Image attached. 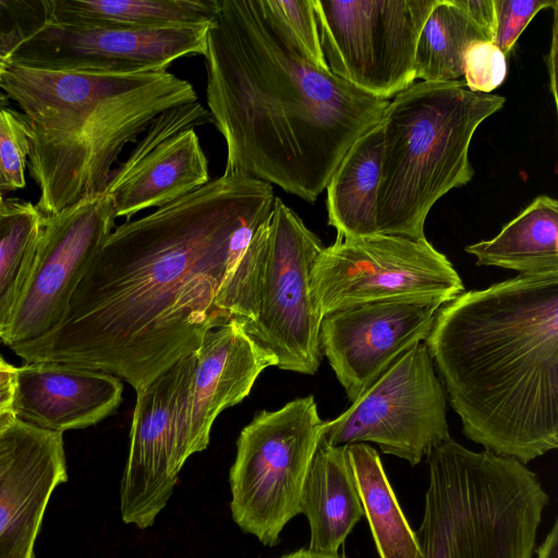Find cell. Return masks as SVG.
Segmentation results:
<instances>
[{
    "instance_id": "cell-1",
    "label": "cell",
    "mask_w": 558,
    "mask_h": 558,
    "mask_svg": "<svg viewBox=\"0 0 558 558\" xmlns=\"http://www.w3.org/2000/svg\"><path fill=\"white\" fill-rule=\"evenodd\" d=\"M272 185L223 173L112 230L61 322L10 348L26 363L101 371L141 390L209 330L255 319Z\"/></svg>"
},
{
    "instance_id": "cell-2",
    "label": "cell",
    "mask_w": 558,
    "mask_h": 558,
    "mask_svg": "<svg viewBox=\"0 0 558 558\" xmlns=\"http://www.w3.org/2000/svg\"><path fill=\"white\" fill-rule=\"evenodd\" d=\"M204 57L208 113L227 147L223 173L307 203L389 104L313 65L269 0H221Z\"/></svg>"
},
{
    "instance_id": "cell-3",
    "label": "cell",
    "mask_w": 558,
    "mask_h": 558,
    "mask_svg": "<svg viewBox=\"0 0 558 558\" xmlns=\"http://www.w3.org/2000/svg\"><path fill=\"white\" fill-rule=\"evenodd\" d=\"M464 435L523 464L558 447V272L442 305L424 341Z\"/></svg>"
},
{
    "instance_id": "cell-4",
    "label": "cell",
    "mask_w": 558,
    "mask_h": 558,
    "mask_svg": "<svg viewBox=\"0 0 558 558\" xmlns=\"http://www.w3.org/2000/svg\"><path fill=\"white\" fill-rule=\"evenodd\" d=\"M0 88L25 116L27 166L45 216L102 193L128 143L162 112L198 101L192 84L168 71L119 73L44 54L11 57Z\"/></svg>"
},
{
    "instance_id": "cell-5",
    "label": "cell",
    "mask_w": 558,
    "mask_h": 558,
    "mask_svg": "<svg viewBox=\"0 0 558 558\" xmlns=\"http://www.w3.org/2000/svg\"><path fill=\"white\" fill-rule=\"evenodd\" d=\"M505 101L498 95L473 93L459 80L422 81L389 101L380 120L378 234L425 238L434 204L472 180V137Z\"/></svg>"
},
{
    "instance_id": "cell-6",
    "label": "cell",
    "mask_w": 558,
    "mask_h": 558,
    "mask_svg": "<svg viewBox=\"0 0 558 558\" xmlns=\"http://www.w3.org/2000/svg\"><path fill=\"white\" fill-rule=\"evenodd\" d=\"M427 464L422 558H532L549 496L526 464L451 437Z\"/></svg>"
},
{
    "instance_id": "cell-7",
    "label": "cell",
    "mask_w": 558,
    "mask_h": 558,
    "mask_svg": "<svg viewBox=\"0 0 558 558\" xmlns=\"http://www.w3.org/2000/svg\"><path fill=\"white\" fill-rule=\"evenodd\" d=\"M324 423L313 396L275 411L263 410L243 427L229 472L235 524L265 546H275L287 523L300 514L304 480Z\"/></svg>"
},
{
    "instance_id": "cell-8",
    "label": "cell",
    "mask_w": 558,
    "mask_h": 558,
    "mask_svg": "<svg viewBox=\"0 0 558 558\" xmlns=\"http://www.w3.org/2000/svg\"><path fill=\"white\" fill-rule=\"evenodd\" d=\"M311 288L323 317L395 299H433L446 304L464 292L453 265L426 238L387 234L337 238L316 258Z\"/></svg>"
},
{
    "instance_id": "cell-9",
    "label": "cell",
    "mask_w": 558,
    "mask_h": 558,
    "mask_svg": "<svg viewBox=\"0 0 558 558\" xmlns=\"http://www.w3.org/2000/svg\"><path fill=\"white\" fill-rule=\"evenodd\" d=\"M437 0H313L329 70L380 99L415 80V50Z\"/></svg>"
},
{
    "instance_id": "cell-10",
    "label": "cell",
    "mask_w": 558,
    "mask_h": 558,
    "mask_svg": "<svg viewBox=\"0 0 558 558\" xmlns=\"http://www.w3.org/2000/svg\"><path fill=\"white\" fill-rule=\"evenodd\" d=\"M324 247L301 217L276 197L268 222L257 315L242 327L277 359L281 369L314 375L320 365L323 316L311 278Z\"/></svg>"
},
{
    "instance_id": "cell-11",
    "label": "cell",
    "mask_w": 558,
    "mask_h": 558,
    "mask_svg": "<svg viewBox=\"0 0 558 558\" xmlns=\"http://www.w3.org/2000/svg\"><path fill=\"white\" fill-rule=\"evenodd\" d=\"M323 437L332 446L374 442L412 466L449 439L447 396L426 343L404 352L344 412L325 421Z\"/></svg>"
},
{
    "instance_id": "cell-12",
    "label": "cell",
    "mask_w": 558,
    "mask_h": 558,
    "mask_svg": "<svg viewBox=\"0 0 558 558\" xmlns=\"http://www.w3.org/2000/svg\"><path fill=\"white\" fill-rule=\"evenodd\" d=\"M116 219L105 192L45 216L32 271L2 343L12 348L37 339L61 322Z\"/></svg>"
},
{
    "instance_id": "cell-13",
    "label": "cell",
    "mask_w": 558,
    "mask_h": 558,
    "mask_svg": "<svg viewBox=\"0 0 558 558\" xmlns=\"http://www.w3.org/2000/svg\"><path fill=\"white\" fill-rule=\"evenodd\" d=\"M442 305L433 299H395L323 317L320 350L351 402L399 356L427 339Z\"/></svg>"
},
{
    "instance_id": "cell-14",
    "label": "cell",
    "mask_w": 558,
    "mask_h": 558,
    "mask_svg": "<svg viewBox=\"0 0 558 558\" xmlns=\"http://www.w3.org/2000/svg\"><path fill=\"white\" fill-rule=\"evenodd\" d=\"M195 364L192 352L136 391L129 456L120 484V512L124 523L141 530L154 525L178 483L173 468L175 425Z\"/></svg>"
},
{
    "instance_id": "cell-15",
    "label": "cell",
    "mask_w": 558,
    "mask_h": 558,
    "mask_svg": "<svg viewBox=\"0 0 558 558\" xmlns=\"http://www.w3.org/2000/svg\"><path fill=\"white\" fill-rule=\"evenodd\" d=\"M210 120L199 101L169 109L144 131L105 189L116 216L131 218L177 201L209 182L208 161L194 128Z\"/></svg>"
},
{
    "instance_id": "cell-16",
    "label": "cell",
    "mask_w": 558,
    "mask_h": 558,
    "mask_svg": "<svg viewBox=\"0 0 558 558\" xmlns=\"http://www.w3.org/2000/svg\"><path fill=\"white\" fill-rule=\"evenodd\" d=\"M194 352V374L175 425L173 468L178 474L192 454L207 448L216 417L246 398L263 371L277 366V359L235 320L206 332Z\"/></svg>"
},
{
    "instance_id": "cell-17",
    "label": "cell",
    "mask_w": 558,
    "mask_h": 558,
    "mask_svg": "<svg viewBox=\"0 0 558 558\" xmlns=\"http://www.w3.org/2000/svg\"><path fill=\"white\" fill-rule=\"evenodd\" d=\"M68 480L62 433L15 420L0 434V558H33L49 499Z\"/></svg>"
},
{
    "instance_id": "cell-18",
    "label": "cell",
    "mask_w": 558,
    "mask_h": 558,
    "mask_svg": "<svg viewBox=\"0 0 558 558\" xmlns=\"http://www.w3.org/2000/svg\"><path fill=\"white\" fill-rule=\"evenodd\" d=\"M209 27L130 28L63 25L44 20L25 36L12 56L89 59L120 73L167 71L181 57L205 54Z\"/></svg>"
},
{
    "instance_id": "cell-19",
    "label": "cell",
    "mask_w": 558,
    "mask_h": 558,
    "mask_svg": "<svg viewBox=\"0 0 558 558\" xmlns=\"http://www.w3.org/2000/svg\"><path fill=\"white\" fill-rule=\"evenodd\" d=\"M120 378L59 362H32L16 367L12 407L20 421L64 433L86 428L120 405Z\"/></svg>"
},
{
    "instance_id": "cell-20",
    "label": "cell",
    "mask_w": 558,
    "mask_h": 558,
    "mask_svg": "<svg viewBox=\"0 0 558 558\" xmlns=\"http://www.w3.org/2000/svg\"><path fill=\"white\" fill-rule=\"evenodd\" d=\"M300 513L310 525L308 549L339 554L364 515L347 446H332L322 437L304 480Z\"/></svg>"
},
{
    "instance_id": "cell-21",
    "label": "cell",
    "mask_w": 558,
    "mask_h": 558,
    "mask_svg": "<svg viewBox=\"0 0 558 558\" xmlns=\"http://www.w3.org/2000/svg\"><path fill=\"white\" fill-rule=\"evenodd\" d=\"M45 21L63 25L160 28L210 26L221 0H50Z\"/></svg>"
},
{
    "instance_id": "cell-22",
    "label": "cell",
    "mask_w": 558,
    "mask_h": 558,
    "mask_svg": "<svg viewBox=\"0 0 558 558\" xmlns=\"http://www.w3.org/2000/svg\"><path fill=\"white\" fill-rule=\"evenodd\" d=\"M381 143L379 122L354 142L326 187L328 225L336 229L337 238L378 234L376 197Z\"/></svg>"
},
{
    "instance_id": "cell-23",
    "label": "cell",
    "mask_w": 558,
    "mask_h": 558,
    "mask_svg": "<svg viewBox=\"0 0 558 558\" xmlns=\"http://www.w3.org/2000/svg\"><path fill=\"white\" fill-rule=\"evenodd\" d=\"M476 265L519 275L558 272V202L541 195L492 240L465 246Z\"/></svg>"
},
{
    "instance_id": "cell-24",
    "label": "cell",
    "mask_w": 558,
    "mask_h": 558,
    "mask_svg": "<svg viewBox=\"0 0 558 558\" xmlns=\"http://www.w3.org/2000/svg\"><path fill=\"white\" fill-rule=\"evenodd\" d=\"M359 497L380 558H422L410 526L389 483L380 457L364 442L347 445Z\"/></svg>"
},
{
    "instance_id": "cell-25",
    "label": "cell",
    "mask_w": 558,
    "mask_h": 558,
    "mask_svg": "<svg viewBox=\"0 0 558 558\" xmlns=\"http://www.w3.org/2000/svg\"><path fill=\"white\" fill-rule=\"evenodd\" d=\"M481 40L488 38L452 0H437L417 39L415 78L456 81L464 73L468 49Z\"/></svg>"
},
{
    "instance_id": "cell-26",
    "label": "cell",
    "mask_w": 558,
    "mask_h": 558,
    "mask_svg": "<svg viewBox=\"0 0 558 558\" xmlns=\"http://www.w3.org/2000/svg\"><path fill=\"white\" fill-rule=\"evenodd\" d=\"M44 218L31 202L3 201L0 206V340L29 278Z\"/></svg>"
},
{
    "instance_id": "cell-27",
    "label": "cell",
    "mask_w": 558,
    "mask_h": 558,
    "mask_svg": "<svg viewBox=\"0 0 558 558\" xmlns=\"http://www.w3.org/2000/svg\"><path fill=\"white\" fill-rule=\"evenodd\" d=\"M29 151V130L25 119L0 105V192L26 185Z\"/></svg>"
},
{
    "instance_id": "cell-28",
    "label": "cell",
    "mask_w": 558,
    "mask_h": 558,
    "mask_svg": "<svg viewBox=\"0 0 558 558\" xmlns=\"http://www.w3.org/2000/svg\"><path fill=\"white\" fill-rule=\"evenodd\" d=\"M302 54L316 68L329 70L320 46L313 0H269Z\"/></svg>"
},
{
    "instance_id": "cell-29",
    "label": "cell",
    "mask_w": 558,
    "mask_h": 558,
    "mask_svg": "<svg viewBox=\"0 0 558 558\" xmlns=\"http://www.w3.org/2000/svg\"><path fill=\"white\" fill-rule=\"evenodd\" d=\"M507 70V57L493 41H475L465 54V87L473 93L489 94L502 84Z\"/></svg>"
},
{
    "instance_id": "cell-30",
    "label": "cell",
    "mask_w": 558,
    "mask_h": 558,
    "mask_svg": "<svg viewBox=\"0 0 558 558\" xmlns=\"http://www.w3.org/2000/svg\"><path fill=\"white\" fill-rule=\"evenodd\" d=\"M558 0H494L496 26L493 43L507 57L534 16Z\"/></svg>"
},
{
    "instance_id": "cell-31",
    "label": "cell",
    "mask_w": 558,
    "mask_h": 558,
    "mask_svg": "<svg viewBox=\"0 0 558 558\" xmlns=\"http://www.w3.org/2000/svg\"><path fill=\"white\" fill-rule=\"evenodd\" d=\"M493 41L496 26L494 0H452Z\"/></svg>"
},
{
    "instance_id": "cell-32",
    "label": "cell",
    "mask_w": 558,
    "mask_h": 558,
    "mask_svg": "<svg viewBox=\"0 0 558 558\" xmlns=\"http://www.w3.org/2000/svg\"><path fill=\"white\" fill-rule=\"evenodd\" d=\"M12 400L13 381L0 388V434L16 420Z\"/></svg>"
},
{
    "instance_id": "cell-33",
    "label": "cell",
    "mask_w": 558,
    "mask_h": 558,
    "mask_svg": "<svg viewBox=\"0 0 558 558\" xmlns=\"http://www.w3.org/2000/svg\"><path fill=\"white\" fill-rule=\"evenodd\" d=\"M554 22H553V37H551V46L548 54V73L550 78V90L553 94V98L555 105L557 106V83H556V68H557V21H558V3L554 5Z\"/></svg>"
},
{
    "instance_id": "cell-34",
    "label": "cell",
    "mask_w": 558,
    "mask_h": 558,
    "mask_svg": "<svg viewBox=\"0 0 558 558\" xmlns=\"http://www.w3.org/2000/svg\"><path fill=\"white\" fill-rule=\"evenodd\" d=\"M537 558H558V521L556 520L536 549Z\"/></svg>"
},
{
    "instance_id": "cell-35",
    "label": "cell",
    "mask_w": 558,
    "mask_h": 558,
    "mask_svg": "<svg viewBox=\"0 0 558 558\" xmlns=\"http://www.w3.org/2000/svg\"><path fill=\"white\" fill-rule=\"evenodd\" d=\"M279 558H345L343 555L339 554H323L311 550L308 548H301L295 551L286 554Z\"/></svg>"
},
{
    "instance_id": "cell-36",
    "label": "cell",
    "mask_w": 558,
    "mask_h": 558,
    "mask_svg": "<svg viewBox=\"0 0 558 558\" xmlns=\"http://www.w3.org/2000/svg\"><path fill=\"white\" fill-rule=\"evenodd\" d=\"M16 367L14 366L0 369V388L11 384L14 379Z\"/></svg>"
},
{
    "instance_id": "cell-37",
    "label": "cell",
    "mask_w": 558,
    "mask_h": 558,
    "mask_svg": "<svg viewBox=\"0 0 558 558\" xmlns=\"http://www.w3.org/2000/svg\"><path fill=\"white\" fill-rule=\"evenodd\" d=\"M10 57L0 52V77L7 69Z\"/></svg>"
},
{
    "instance_id": "cell-38",
    "label": "cell",
    "mask_w": 558,
    "mask_h": 558,
    "mask_svg": "<svg viewBox=\"0 0 558 558\" xmlns=\"http://www.w3.org/2000/svg\"><path fill=\"white\" fill-rule=\"evenodd\" d=\"M12 365H10L1 355H0V369L2 368H9Z\"/></svg>"
},
{
    "instance_id": "cell-39",
    "label": "cell",
    "mask_w": 558,
    "mask_h": 558,
    "mask_svg": "<svg viewBox=\"0 0 558 558\" xmlns=\"http://www.w3.org/2000/svg\"><path fill=\"white\" fill-rule=\"evenodd\" d=\"M1 206V205H0Z\"/></svg>"
}]
</instances>
